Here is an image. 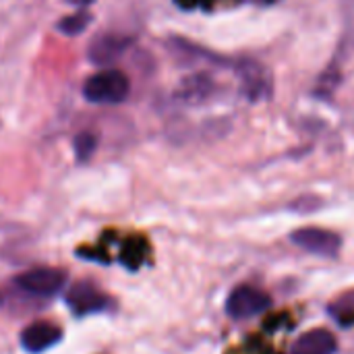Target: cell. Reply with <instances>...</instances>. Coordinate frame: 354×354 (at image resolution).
Segmentation results:
<instances>
[{
    "label": "cell",
    "instance_id": "8fae6325",
    "mask_svg": "<svg viewBox=\"0 0 354 354\" xmlns=\"http://www.w3.org/2000/svg\"><path fill=\"white\" fill-rule=\"evenodd\" d=\"M75 149H77V158L79 160H87L93 153V149H95V137H91L89 133L79 135L77 141H75Z\"/></svg>",
    "mask_w": 354,
    "mask_h": 354
},
{
    "label": "cell",
    "instance_id": "277c9868",
    "mask_svg": "<svg viewBox=\"0 0 354 354\" xmlns=\"http://www.w3.org/2000/svg\"><path fill=\"white\" fill-rule=\"evenodd\" d=\"M272 305L270 295L255 286H239L230 292L226 301V313L232 319H249L263 311H268Z\"/></svg>",
    "mask_w": 354,
    "mask_h": 354
},
{
    "label": "cell",
    "instance_id": "3957f363",
    "mask_svg": "<svg viewBox=\"0 0 354 354\" xmlns=\"http://www.w3.org/2000/svg\"><path fill=\"white\" fill-rule=\"evenodd\" d=\"M290 241L303 251L311 255H319V257H336L342 247V239L336 232L326 230V228H315V226L295 230L290 234Z\"/></svg>",
    "mask_w": 354,
    "mask_h": 354
},
{
    "label": "cell",
    "instance_id": "ba28073f",
    "mask_svg": "<svg viewBox=\"0 0 354 354\" xmlns=\"http://www.w3.org/2000/svg\"><path fill=\"white\" fill-rule=\"evenodd\" d=\"M127 46H129V37H122V35H102V37H97L89 46V56H91L93 62L104 64V62L114 60L118 54H122Z\"/></svg>",
    "mask_w": 354,
    "mask_h": 354
},
{
    "label": "cell",
    "instance_id": "6da1fadb",
    "mask_svg": "<svg viewBox=\"0 0 354 354\" xmlns=\"http://www.w3.org/2000/svg\"><path fill=\"white\" fill-rule=\"evenodd\" d=\"M131 91L129 77L118 68H106L95 73L83 85V95L91 104H120Z\"/></svg>",
    "mask_w": 354,
    "mask_h": 354
},
{
    "label": "cell",
    "instance_id": "7a4b0ae2",
    "mask_svg": "<svg viewBox=\"0 0 354 354\" xmlns=\"http://www.w3.org/2000/svg\"><path fill=\"white\" fill-rule=\"evenodd\" d=\"M64 282H66L64 272L54 270V268H35L15 278V286L21 292L37 297V299L54 297L58 290H62Z\"/></svg>",
    "mask_w": 354,
    "mask_h": 354
},
{
    "label": "cell",
    "instance_id": "7c38bea8",
    "mask_svg": "<svg viewBox=\"0 0 354 354\" xmlns=\"http://www.w3.org/2000/svg\"><path fill=\"white\" fill-rule=\"evenodd\" d=\"M68 4H73V6H79V8H85V6H89L93 0H66Z\"/></svg>",
    "mask_w": 354,
    "mask_h": 354
},
{
    "label": "cell",
    "instance_id": "52a82bcc",
    "mask_svg": "<svg viewBox=\"0 0 354 354\" xmlns=\"http://www.w3.org/2000/svg\"><path fill=\"white\" fill-rule=\"evenodd\" d=\"M338 351L336 336L328 330H311L303 334L290 348L288 354H334Z\"/></svg>",
    "mask_w": 354,
    "mask_h": 354
},
{
    "label": "cell",
    "instance_id": "8992f818",
    "mask_svg": "<svg viewBox=\"0 0 354 354\" xmlns=\"http://www.w3.org/2000/svg\"><path fill=\"white\" fill-rule=\"evenodd\" d=\"M66 303L71 305V309L77 315H87V313H95V311L106 309L108 299L97 286H93L89 282H79L68 290Z\"/></svg>",
    "mask_w": 354,
    "mask_h": 354
},
{
    "label": "cell",
    "instance_id": "5b68a950",
    "mask_svg": "<svg viewBox=\"0 0 354 354\" xmlns=\"http://www.w3.org/2000/svg\"><path fill=\"white\" fill-rule=\"evenodd\" d=\"M62 338V330L50 322H35L21 332V346L31 354L46 353Z\"/></svg>",
    "mask_w": 354,
    "mask_h": 354
},
{
    "label": "cell",
    "instance_id": "9c48e42d",
    "mask_svg": "<svg viewBox=\"0 0 354 354\" xmlns=\"http://www.w3.org/2000/svg\"><path fill=\"white\" fill-rule=\"evenodd\" d=\"M330 315L334 322H338L342 328H353L354 326V290H348L334 299L328 307Z\"/></svg>",
    "mask_w": 354,
    "mask_h": 354
},
{
    "label": "cell",
    "instance_id": "30bf717a",
    "mask_svg": "<svg viewBox=\"0 0 354 354\" xmlns=\"http://www.w3.org/2000/svg\"><path fill=\"white\" fill-rule=\"evenodd\" d=\"M89 23H91V15L85 12V10H81V12H77V15L64 17V19L58 23V29H60L62 33H66V35H77V33H81Z\"/></svg>",
    "mask_w": 354,
    "mask_h": 354
}]
</instances>
